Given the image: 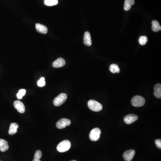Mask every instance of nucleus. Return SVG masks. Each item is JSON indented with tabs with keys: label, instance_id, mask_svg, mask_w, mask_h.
Here are the masks:
<instances>
[{
	"label": "nucleus",
	"instance_id": "nucleus-3",
	"mask_svg": "<svg viewBox=\"0 0 161 161\" xmlns=\"http://www.w3.org/2000/svg\"><path fill=\"white\" fill-rule=\"evenodd\" d=\"M146 103V100L143 97L136 96L134 97L131 100L132 105L135 107H141L144 106Z\"/></svg>",
	"mask_w": 161,
	"mask_h": 161
},
{
	"label": "nucleus",
	"instance_id": "nucleus-7",
	"mask_svg": "<svg viewBox=\"0 0 161 161\" xmlns=\"http://www.w3.org/2000/svg\"><path fill=\"white\" fill-rule=\"evenodd\" d=\"M135 155V151L134 150H127L123 154V157L126 161H131Z\"/></svg>",
	"mask_w": 161,
	"mask_h": 161
},
{
	"label": "nucleus",
	"instance_id": "nucleus-22",
	"mask_svg": "<svg viewBox=\"0 0 161 161\" xmlns=\"http://www.w3.org/2000/svg\"><path fill=\"white\" fill-rule=\"evenodd\" d=\"M37 85L38 86L42 87L46 85V82L45 81V78L44 77H41L37 82Z\"/></svg>",
	"mask_w": 161,
	"mask_h": 161
},
{
	"label": "nucleus",
	"instance_id": "nucleus-17",
	"mask_svg": "<svg viewBox=\"0 0 161 161\" xmlns=\"http://www.w3.org/2000/svg\"><path fill=\"white\" fill-rule=\"evenodd\" d=\"M134 0H125L124 5V10L129 11L131 9V6L134 4Z\"/></svg>",
	"mask_w": 161,
	"mask_h": 161
},
{
	"label": "nucleus",
	"instance_id": "nucleus-15",
	"mask_svg": "<svg viewBox=\"0 0 161 161\" xmlns=\"http://www.w3.org/2000/svg\"><path fill=\"white\" fill-rule=\"evenodd\" d=\"M154 95L156 97L158 98H161V84H157L155 86L154 88Z\"/></svg>",
	"mask_w": 161,
	"mask_h": 161
},
{
	"label": "nucleus",
	"instance_id": "nucleus-9",
	"mask_svg": "<svg viewBox=\"0 0 161 161\" xmlns=\"http://www.w3.org/2000/svg\"><path fill=\"white\" fill-rule=\"evenodd\" d=\"M138 119V116L134 114H129L124 118V121L128 124H132Z\"/></svg>",
	"mask_w": 161,
	"mask_h": 161
},
{
	"label": "nucleus",
	"instance_id": "nucleus-21",
	"mask_svg": "<svg viewBox=\"0 0 161 161\" xmlns=\"http://www.w3.org/2000/svg\"><path fill=\"white\" fill-rule=\"evenodd\" d=\"M26 93V90L25 89H21L19 90L17 94V97L18 99H21L25 96Z\"/></svg>",
	"mask_w": 161,
	"mask_h": 161
},
{
	"label": "nucleus",
	"instance_id": "nucleus-14",
	"mask_svg": "<svg viewBox=\"0 0 161 161\" xmlns=\"http://www.w3.org/2000/svg\"><path fill=\"white\" fill-rule=\"evenodd\" d=\"M18 128V124L16 123H13L11 124L9 131V134L13 135L16 134Z\"/></svg>",
	"mask_w": 161,
	"mask_h": 161
},
{
	"label": "nucleus",
	"instance_id": "nucleus-23",
	"mask_svg": "<svg viewBox=\"0 0 161 161\" xmlns=\"http://www.w3.org/2000/svg\"><path fill=\"white\" fill-rule=\"evenodd\" d=\"M42 156V153L41 151L38 150H37L35 152V153H34V157L40 159Z\"/></svg>",
	"mask_w": 161,
	"mask_h": 161
},
{
	"label": "nucleus",
	"instance_id": "nucleus-4",
	"mask_svg": "<svg viewBox=\"0 0 161 161\" xmlns=\"http://www.w3.org/2000/svg\"><path fill=\"white\" fill-rule=\"evenodd\" d=\"M67 99V94L65 93L60 94L54 99V105L56 107L60 106L66 101Z\"/></svg>",
	"mask_w": 161,
	"mask_h": 161
},
{
	"label": "nucleus",
	"instance_id": "nucleus-13",
	"mask_svg": "<svg viewBox=\"0 0 161 161\" xmlns=\"http://www.w3.org/2000/svg\"><path fill=\"white\" fill-rule=\"evenodd\" d=\"M35 27H36V30L40 33L45 34L48 32V28L44 25H42L39 23H37L35 25Z\"/></svg>",
	"mask_w": 161,
	"mask_h": 161
},
{
	"label": "nucleus",
	"instance_id": "nucleus-25",
	"mask_svg": "<svg viewBox=\"0 0 161 161\" xmlns=\"http://www.w3.org/2000/svg\"><path fill=\"white\" fill-rule=\"evenodd\" d=\"M33 161H41L40 160V159H39V158H35V157H34V160H33Z\"/></svg>",
	"mask_w": 161,
	"mask_h": 161
},
{
	"label": "nucleus",
	"instance_id": "nucleus-24",
	"mask_svg": "<svg viewBox=\"0 0 161 161\" xmlns=\"http://www.w3.org/2000/svg\"><path fill=\"white\" fill-rule=\"evenodd\" d=\"M155 142L157 148H158V149H161V139L156 140L155 141Z\"/></svg>",
	"mask_w": 161,
	"mask_h": 161
},
{
	"label": "nucleus",
	"instance_id": "nucleus-6",
	"mask_svg": "<svg viewBox=\"0 0 161 161\" xmlns=\"http://www.w3.org/2000/svg\"><path fill=\"white\" fill-rule=\"evenodd\" d=\"M71 124V121L70 120L66 118L60 119L57 122L56 124V127L59 129H63L66 126H70Z\"/></svg>",
	"mask_w": 161,
	"mask_h": 161
},
{
	"label": "nucleus",
	"instance_id": "nucleus-10",
	"mask_svg": "<svg viewBox=\"0 0 161 161\" xmlns=\"http://www.w3.org/2000/svg\"><path fill=\"white\" fill-rule=\"evenodd\" d=\"M65 65V61L62 58H59L55 60L53 63V67L55 68H60Z\"/></svg>",
	"mask_w": 161,
	"mask_h": 161
},
{
	"label": "nucleus",
	"instance_id": "nucleus-12",
	"mask_svg": "<svg viewBox=\"0 0 161 161\" xmlns=\"http://www.w3.org/2000/svg\"><path fill=\"white\" fill-rule=\"evenodd\" d=\"M9 148L8 142L5 140L0 139V151L4 152L8 150Z\"/></svg>",
	"mask_w": 161,
	"mask_h": 161
},
{
	"label": "nucleus",
	"instance_id": "nucleus-5",
	"mask_svg": "<svg viewBox=\"0 0 161 161\" xmlns=\"http://www.w3.org/2000/svg\"><path fill=\"white\" fill-rule=\"evenodd\" d=\"M101 131L98 128H94L91 131L89 135L90 140L92 141H96L98 140L100 138Z\"/></svg>",
	"mask_w": 161,
	"mask_h": 161
},
{
	"label": "nucleus",
	"instance_id": "nucleus-11",
	"mask_svg": "<svg viewBox=\"0 0 161 161\" xmlns=\"http://www.w3.org/2000/svg\"><path fill=\"white\" fill-rule=\"evenodd\" d=\"M84 43L87 46H91L92 45L91 38L89 32H86L84 33Z\"/></svg>",
	"mask_w": 161,
	"mask_h": 161
},
{
	"label": "nucleus",
	"instance_id": "nucleus-18",
	"mask_svg": "<svg viewBox=\"0 0 161 161\" xmlns=\"http://www.w3.org/2000/svg\"><path fill=\"white\" fill-rule=\"evenodd\" d=\"M109 70L110 71L113 73V74L119 73L120 72V69L118 65H116V64H112L110 66Z\"/></svg>",
	"mask_w": 161,
	"mask_h": 161
},
{
	"label": "nucleus",
	"instance_id": "nucleus-26",
	"mask_svg": "<svg viewBox=\"0 0 161 161\" xmlns=\"http://www.w3.org/2000/svg\"><path fill=\"white\" fill-rule=\"evenodd\" d=\"M76 161V160H72V161Z\"/></svg>",
	"mask_w": 161,
	"mask_h": 161
},
{
	"label": "nucleus",
	"instance_id": "nucleus-20",
	"mask_svg": "<svg viewBox=\"0 0 161 161\" xmlns=\"http://www.w3.org/2000/svg\"><path fill=\"white\" fill-rule=\"evenodd\" d=\"M147 41H148V38L146 36H141L139 39V43L142 46L146 45L147 43Z\"/></svg>",
	"mask_w": 161,
	"mask_h": 161
},
{
	"label": "nucleus",
	"instance_id": "nucleus-1",
	"mask_svg": "<svg viewBox=\"0 0 161 161\" xmlns=\"http://www.w3.org/2000/svg\"><path fill=\"white\" fill-rule=\"evenodd\" d=\"M88 107L93 112H98L103 109V106L99 102L94 100H90L88 102Z\"/></svg>",
	"mask_w": 161,
	"mask_h": 161
},
{
	"label": "nucleus",
	"instance_id": "nucleus-19",
	"mask_svg": "<svg viewBox=\"0 0 161 161\" xmlns=\"http://www.w3.org/2000/svg\"><path fill=\"white\" fill-rule=\"evenodd\" d=\"M58 0H45L44 3L47 6H53L58 4Z\"/></svg>",
	"mask_w": 161,
	"mask_h": 161
},
{
	"label": "nucleus",
	"instance_id": "nucleus-2",
	"mask_svg": "<svg viewBox=\"0 0 161 161\" xmlns=\"http://www.w3.org/2000/svg\"><path fill=\"white\" fill-rule=\"evenodd\" d=\"M71 146V142L69 140H65L61 141L59 144H58L56 149H57V151L59 152H65L70 150Z\"/></svg>",
	"mask_w": 161,
	"mask_h": 161
},
{
	"label": "nucleus",
	"instance_id": "nucleus-8",
	"mask_svg": "<svg viewBox=\"0 0 161 161\" xmlns=\"http://www.w3.org/2000/svg\"><path fill=\"white\" fill-rule=\"evenodd\" d=\"M14 108L16 109L18 112L20 113H23L25 112V107L23 103L19 100L15 101L13 103Z\"/></svg>",
	"mask_w": 161,
	"mask_h": 161
},
{
	"label": "nucleus",
	"instance_id": "nucleus-16",
	"mask_svg": "<svg viewBox=\"0 0 161 161\" xmlns=\"http://www.w3.org/2000/svg\"><path fill=\"white\" fill-rule=\"evenodd\" d=\"M152 30L153 32H159L161 30V27L159 24V22L156 20H153L152 22Z\"/></svg>",
	"mask_w": 161,
	"mask_h": 161
}]
</instances>
